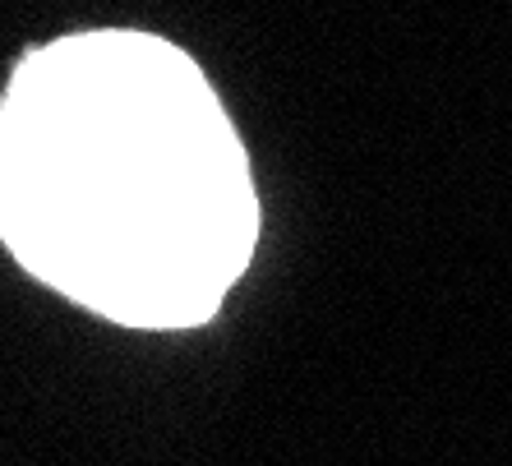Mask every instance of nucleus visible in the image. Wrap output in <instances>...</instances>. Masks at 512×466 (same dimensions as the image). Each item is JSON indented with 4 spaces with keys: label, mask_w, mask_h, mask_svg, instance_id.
<instances>
[{
    "label": "nucleus",
    "mask_w": 512,
    "mask_h": 466,
    "mask_svg": "<svg viewBox=\"0 0 512 466\" xmlns=\"http://www.w3.org/2000/svg\"><path fill=\"white\" fill-rule=\"evenodd\" d=\"M259 231L250 162L185 51L79 33L0 102V236L47 287L130 328L213 319Z\"/></svg>",
    "instance_id": "obj_1"
}]
</instances>
